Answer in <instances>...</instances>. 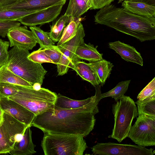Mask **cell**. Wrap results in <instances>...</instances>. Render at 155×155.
Segmentation results:
<instances>
[{
  "label": "cell",
  "mask_w": 155,
  "mask_h": 155,
  "mask_svg": "<svg viewBox=\"0 0 155 155\" xmlns=\"http://www.w3.org/2000/svg\"><path fill=\"white\" fill-rule=\"evenodd\" d=\"M16 85L18 91L8 98L22 105L36 116L54 105L57 97L56 93L44 88L36 90L32 87Z\"/></svg>",
  "instance_id": "5b68a950"
},
{
  "label": "cell",
  "mask_w": 155,
  "mask_h": 155,
  "mask_svg": "<svg viewBox=\"0 0 155 155\" xmlns=\"http://www.w3.org/2000/svg\"><path fill=\"white\" fill-rule=\"evenodd\" d=\"M85 36L84 28L80 22L77 33L72 38L60 45H57L62 54L57 64L58 75L66 74L69 68H71L74 63L80 61L76 56L75 52L78 47L84 42Z\"/></svg>",
  "instance_id": "ba28073f"
},
{
  "label": "cell",
  "mask_w": 155,
  "mask_h": 155,
  "mask_svg": "<svg viewBox=\"0 0 155 155\" xmlns=\"http://www.w3.org/2000/svg\"><path fill=\"white\" fill-rule=\"evenodd\" d=\"M71 68L75 71L83 79L90 82L95 87L100 85V81L88 63L78 61L74 63Z\"/></svg>",
  "instance_id": "d6986e66"
},
{
  "label": "cell",
  "mask_w": 155,
  "mask_h": 155,
  "mask_svg": "<svg viewBox=\"0 0 155 155\" xmlns=\"http://www.w3.org/2000/svg\"><path fill=\"white\" fill-rule=\"evenodd\" d=\"M84 137L44 133L41 146L45 155H83L88 147Z\"/></svg>",
  "instance_id": "277c9868"
},
{
  "label": "cell",
  "mask_w": 155,
  "mask_h": 155,
  "mask_svg": "<svg viewBox=\"0 0 155 155\" xmlns=\"http://www.w3.org/2000/svg\"><path fill=\"white\" fill-rule=\"evenodd\" d=\"M101 95L88 104L76 109H64L54 105L36 116L30 127H37L44 133L86 137L94 128V115L99 112L97 105L102 99Z\"/></svg>",
  "instance_id": "6da1fadb"
},
{
  "label": "cell",
  "mask_w": 155,
  "mask_h": 155,
  "mask_svg": "<svg viewBox=\"0 0 155 155\" xmlns=\"http://www.w3.org/2000/svg\"><path fill=\"white\" fill-rule=\"evenodd\" d=\"M135 103L137 105L138 115H144L155 117V98L143 101L138 100Z\"/></svg>",
  "instance_id": "83f0119b"
},
{
  "label": "cell",
  "mask_w": 155,
  "mask_h": 155,
  "mask_svg": "<svg viewBox=\"0 0 155 155\" xmlns=\"http://www.w3.org/2000/svg\"><path fill=\"white\" fill-rule=\"evenodd\" d=\"M90 9L85 0H70L64 15L74 19L78 18Z\"/></svg>",
  "instance_id": "7402d4cb"
},
{
  "label": "cell",
  "mask_w": 155,
  "mask_h": 155,
  "mask_svg": "<svg viewBox=\"0 0 155 155\" xmlns=\"http://www.w3.org/2000/svg\"><path fill=\"white\" fill-rule=\"evenodd\" d=\"M94 155H153V149H148L138 145L122 144L110 142L97 143L91 148Z\"/></svg>",
  "instance_id": "30bf717a"
},
{
  "label": "cell",
  "mask_w": 155,
  "mask_h": 155,
  "mask_svg": "<svg viewBox=\"0 0 155 155\" xmlns=\"http://www.w3.org/2000/svg\"><path fill=\"white\" fill-rule=\"evenodd\" d=\"M29 28L33 32L37 43L40 45V48L45 49L55 45L54 42L50 37L48 32L44 31L36 26H30Z\"/></svg>",
  "instance_id": "484cf974"
},
{
  "label": "cell",
  "mask_w": 155,
  "mask_h": 155,
  "mask_svg": "<svg viewBox=\"0 0 155 155\" xmlns=\"http://www.w3.org/2000/svg\"><path fill=\"white\" fill-rule=\"evenodd\" d=\"M87 3V5L90 7V9L91 7V0H85Z\"/></svg>",
  "instance_id": "60d3db41"
},
{
  "label": "cell",
  "mask_w": 155,
  "mask_h": 155,
  "mask_svg": "<svg viewBox=\"0 0 155 155\" xmlns=\"http://www.w3.org/2000/svg\"><path fill=\"white\" fill-rule=\"evenodd\" d=\"M28 50L13 46L8 51V57L4 65L13 73L32 86L35 83L42 85L47 71L41 64L30 60Z\"/></svg>",
  "instance_id": "3957f363"
},
{
  "label": "cell",
  "mask_w": 155,
  "mask_h": 155,
  "mask_svg": "<svg viewBox=\"0 0 155 155\" xmlns=\"http://www.w3.org/2000/svg\"><path fill=\"white\" fill-rule=\"evenodd\" d=\"M64 5L58 4L51 6L25 16L18 21L25 25L29 26L42 25L50 22L58 16Z\"/></svg>",
  "instance_id": "8fae6325"
},
{
  "label": "cell",
  "mask_w": 155,
  "mask_h": 155,
  "mask_svg": "<svg viewBox=\"0 0 155 155\" xmlns=\"http://www.w3.org/2000/svg\"><path fill=\"white\" fill-rule=\"evenodd\" d=\"M97 46L95 47L94 45L84 42L77 48L76 52V56L80 60L88 61L90 62H95L102 60V54L97 51Z\"/></svg>",
  "instance_id": "ffe728a7"
},
{
  "label": "cell",
  "mask_w": 155,
  "mask_h": 155,
  "mask_svg": "<svg viewBox=\"0 0 155 155\" xmlns=\"http://www.w3.org/2000/svg\"><path fill=\"white\" fill-rule=\"evenodd\" d=\"M20 0H0V7L12 5Z\"/></svg>",
  "instance_id": "8d00e7d4"
},
{
  "label": "cell",
  "mask_w": 155,
  "mask_h": 155,
  "mask_svg": "<svg viewBox=\"0 0 155 155\" xmlns=\"http://www.w3.org/2000/svg\"><path fill=\"white\" fill-rule=\"evenodd\" d=\"M44 50L53 64L57 65L59 62L62 54L57 46L54 45L44 49Z\"/></svg>",
  "instance_id": "d6a6232c"
},
{
  "label": "cell",
  "mask_w": 155,
  "mask_h": 155,
  "mask_svg": "<svg viewBox=\"0 0 155 155\" xmlns=\"http://www.w3.org/2000/svg\"><path fill=\"white\" fill-rule=\"evenodd\" d=\"M48 7L33 10L0 9V21H18L25 16Z\"/></svg>",
  "instance_id": "cb8c5ba5"
},
{
  "label": "cell",
  "mask_w": 155,
  "mask_h": 155,
  "mask_svg": "<svg viewBox=\"0 0 155 155\" xmlns=\"http://www.w3.org/2000/svg\"><path fill=\"white\" fill-rule=\"evenodd\" d=\"M0 82L15 85L32 87L30 83L12 72L4 65L0 67Z\"/></svg>",
  "instance_id": "603a6c76"
},
{
  "label": "cell",
  "mask_w": 155,
  "mask_h": 155,
  "mask_svg": "<svg viewBox=\"0 0 155 155\" xmlns=\"http://www.w3.org/2000/svg\"><path fill=\"white\" fill-rule=\"evenodd\" d=\"M121 3L123 8L132 13L145 17H155V5L130 0H124Z\"/></svg>",
  "instance_id": "ac0fdd59"
},
{
  "label": "cell",
  "mask_w": 155,
  "mask_h": 155,
  "mask_svg": "<svg viewBox=\"0 0 155 155\" xmlns=\"http://www.w3.org/2000/svg\"><path fill=\"white\" fill-rule=\"evenodd\" d=\"M0 106L4 112L28 126L30 127L36 116L22 105L8 98H0Z\"/></svg>",
  "instance_id": "4fadbf2b"
},
{
  "label": "cell",
  "mask_w": 155,
  "mask_h": 155,
  "mask_svg": "<svg viewBox=\"0 0 155 155\" xmlns=\"http://www.w3.org/2000/svg\"><path fill=\"white\" fill-rule=\"evenodd\" d=\"M6 36L9 40L10 47L17 46L31 50L37 43L33 32L29 30L25 25L12 28Z\"/></svg>",
  "instance_id": "7c38bea8"
},
{
  "label": "cell",
  "mask_w": 155,
  "mask_h": 155,
  "mask_svg": "<svg viewBox=\"0 0 155 155\" xmlns=\"http://www.w3.org/2000/svg\"><path fill=\"white\" fill-rule=\"evenodd\" d=\"M114 0H91L90 9H100L106 5H109Z\"/></svg>",
  "instance_id": "d590c367"
},
{
  "label": "cell",
  "mask_w": 155,
  "mask_h": 155,
  "mask_svg": "<svg viewBox=\"0 0 155 155\" xmlns=\"http://www.w3.org/2000/svg\"><path fill=\"white\" fill-rule=\"evenodd\" d=\"M132 1L140 2L150 5H155V0H130Z\"/></svg>",
  "instance_id": "74e56055"
},
{
  "label": "cell",
  "mask_w": 155,
  "mask_h": 155,
  "mask_svg": "<svg viewBox=\"0 0 155 155\" xmlns=\"http://www.w3.org/2000/svg\"><path fill=\"white\" fill-rule=\"evenodd\" d=\"M132 126L127 137L137 145L143 147L155 145V117L138 115Z\"/></svg>",
  "instance_id": "9c48e42d"
},
{
  "label": "cell",
  "mask_w": 155,
  "mask_h": 155,
  "mask_svg": "<svg viewBox=\"0 0 155 155\" xmlns=\"http://www.w3.org/2000/svg\"><path fill=\"white\" fill-rule=\"evenodd\" d=\"M10 42L0 38V67L7 62L8 57V48Z\"/></svg>",
  "instance_id": "836d02e7"
},
{
  "label": "cell",
  "mask_w": 155,
  "mask_h": 155,
  "mask_svg": "<svg viewBox=\"0 0 155 155\" xmlns=\"http://www.w3.org/2000/svg\"><path fill=\"white\" fill-rule=\"evenodd\" d=\"M118 1V3H119L122 2L124 0H117Z\"/></svg>",
  "instance_id": "b9f144b4"
},
{
  "label": "cell",
  "mask_w": 155,
  "mask_h": 155,
  "mask_svg": "<svg viewBox=\"0 0 155 155\" xmlns=\"http://www.w3.org/2000/svg\"><path fill=\"white\" fill-rule=\"evenodd\" d=\"M28 58L34 62L38 63H50L52 61L45 53L44 49L40 48L37 50L34 51L30 53Z\"/></svg>",
  "instance_id": "4dcf8cb0"
},
{
  "label": "cell",
  "mask_w": 155,
  "mask_h": 155,
  "mask_svg": "<svg viewBox=\"0 0 155 155\" xmlns=\"http://www.w3.org/2000/svg\"><path fill=\"white\" fill-rule=\"evenodd\" d=\"M30 127L25 129L21 139L16 143L13 149L9 153L12 155H31L35 153V145L33 143Z\"/></svg>",
  "instance_id": "e0dca14e"
},
{
  "label": "cell",
  "mask_w": 155,
  "mask_h": 155,
  "mask_svg": "<svg viewBox=\"0 0 155 155\" xmlns=\"http://www.w3.org/2000/svg\"><path fill=\"white\" fill-rule=\"evenodd\" d=\"M114 123L111 134L108 136L121 142L128 137L134 119L138 116L137 107L129 96L124 95L112 105Z\"/></svg>",
  "instance_id": "8992f818"
},
{
  "label": "cell",
  "mask_w": 155,
  "mask_h": 155,
  "mask_svg": "<svg viewBox=\"0 0 155 155\" xmlns=\"http://www.w3.org/2000/svg\"><path fill=\"white\" fill-rule=\"evenodd\" d=\"M67 0H21L15 3L0 7V9L33 10L58 4H64Z\"/></svg>",
  "instance_id": "9a60e30c"
},
{
  "label": "cell",
  "mask_w": 155,
  "mask_h": 155,
  "mask_svg": "<svg viewBox=\"0 0 155 155\" xmlns=\"http://www.w3.org/2000/svg\"><path fill=\"white\" fill-rule=\"evenodd\" d=\"M131 80L120 81L114 88L109 91L101 94L102 99L107 97H111L116 102L119 100L127 91Z\"/></svg>",
  "instance_id": "4316f807"
},
{
  "label": "cell",
  "mask_w": 155,
  "mask_h": 155,
  "mask_svg": "<svg viewBox=\"0 0 155 155\" xmlns=\"http://www.w3.org/2000/svg\"><path fill=\"white\" fill-rule=\"evenodd\" d=\"M108 45L109 48L114 50L125 61L143 65L140 54L134 47L119 41L109 42Z\"/></svg>",
  "instance_id": "5bb4252c"
},
{
  "label": "cell",
  "mask_w": 155,
  "mask_h": 155,
  "mask_svg": "<svg viewBox=\"0 0 155 155\" xmlns=\"http://www.w3.org/2000/svg\"><path fill=\"white\" fill-rule=\"evenodd\" d=\"M74 19L70 17L69 22L65 28L62 36L57 45L59 46L72 38L76 34L79 23V21H74Z\"/></svg>",
  "instance_id": "f1b7e54d"
},
{
  "label": "cell",
  "mask_w": 155,
  "mask_h": 155,
  "mask_svg": "<svg viewBox=\"0 0 155 155\" xmlns=\"http://www.w3.org/2000/svg\"><path fill=\"white\" fill-rule=\"evenodd\" d=\"M100 85L95 87L94 95L82 100H75L63 96L59 93L57 97L54 105L60 108L72 109L77 108L84 106L95 100L101 94Z\"/></svg>",
  "instance_id": "2e32d148"
},
{
  "label": "cell",
  "mask_w": 155,
  "mask_h": 155,
  "mask_svg": "<svg viewBox=\"0 0 155 155\" xmlns=\"http://www.w3.org/2000/svg\"><path fill=\"white\" fill-rule=\"evenodd\" d=\"M18 91L16 85L0 82V98H8L15 94Z\"/></svg>",
  "instance_id": "1f68e13d"
},
{
  "label": "cell",
  "mask_w": 155,
  "mask_h": 155,
  "mask_svg": "<svg viewBox=\"0 0 155 155\" xmlns=\"http://www.w3.org/2000/svg\"><path fill=\"white\" fill-rule=\"evenodd\" d=\"M20 25L19 22L16 21H0V36L5 38L9 30Z\"/></svg>",
  "instance_id": "e575fe53"
},
{
  "label": "cell",
  "mask_w": 155,
  "mask_h": 155,
  "mask_svg": "<svg viewBox=\"0 0 155 155\" xmlns=\"http://www.w3.org/2000/svg\"><path fill=\"white\" fill-rule=\"evenodd\" d=\"M94 17L96 24L113 28L141 42L155 39V17L137 15L113 4L100 9Z\"/></svg>",
  "instance_id": "7a4b0ae2"
},
{
  "label": "cell",
  "mask_w": 155,
  "mask_h": 155,
  "mask_svg": "<svg viewBox=\"0 0 155 155\" xmlns=\"http://www.w3.org/2000/svg\"><path fill=\"white\" fill-rule=\"evenodd\" d=\"M70 20V17L64 15L61 16L51 25L50 26L51 30L48 33L50 37L54 42H58L60 40Z\"/></svg>",
  "instance_id": "d4e9b609"
},
{
  "label": "cell",
  "mask_w": 155,
  "mask_h": 155,
  "mask_svg": "<svg viewBox=\"0 0 155 155\" xmlns=\"http://www.w3.org/2000/svg\"><path fill=\"white\" fill-rule=\"evenodd\" d=\"M4 113V111L0 106V126L3 121Z\"/></svg>",
  "instance_id": "f35d334b"
},
{
  "label": "cell",
  "mask_w": 155,
  "mask_h": 155,
  "mask_svg": "<svg viewBox=\"0 0 155 155\" xmlns=\"http://www.w3.org/2000/svg\"><path fill=\"white\" fill-rule=\"evenodd\" d=\"M155 98V78L147 85L137 96L138 100L143 101Z\"/></svg>",
  "instance_id": "f546056e"
},
{
  "label": "cell",
  "mask_w": 155,
  "mask_h": 155,
  "mask_svg": "<svg viewBox=\"0 0 155 155\" xmlns=\"http://www.w3.org/2000/svg\"><path fill=\"white\" fill-rule=\"evenodd\" d=\"M41 85L39 83H35L32 86L33 88L36 90H39L41 88Z\"/></svg>",
  "instance_id": "ab89813d"
},
{
  "label": "cell",
  "mask_w": 155,
  "mask_h": 155,
  "mask_svg": "<svg viewBox=\"0 0 155 155\" xmlns=\"http://www.w3.org/2000/svg\"><path fill=\"white\" fill-rule=\"evenodd\" d=\"M28 126L4 112L0 126V154L8 153L22 139Z\"/></svg>",
  "instance_id": "52a82bcc"
},
{
  "label": "cell",
  "mask_w": 155,
  "mask_h": 155,
  "mask_svg": "<svg viewBox=\"0 0 155 155\" xmlns=\"http://www.w3.org/2000/svg\"><path fill=\"white\" fill-rule=\"evenodd\" d=\"M94 71L103 86L109 78L114 65L110 61L104 59L97 61L88 63Z\"/></svg>",
  "instance_id": "44dd1931"
}]
</instances>
